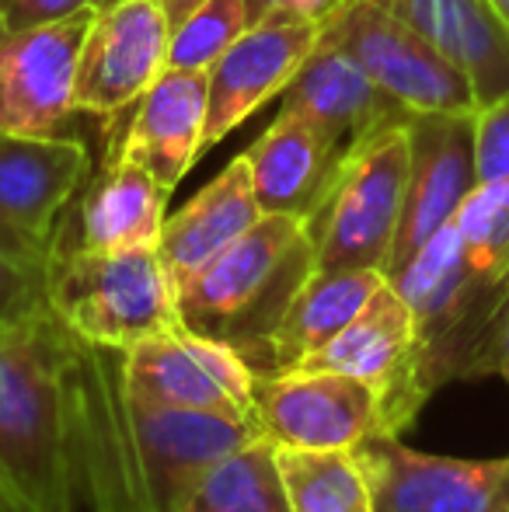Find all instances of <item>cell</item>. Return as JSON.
Masks as SVG:
<instances>
[{
  "label": "cell",
  "instance_id": "cell-1",
  "mask_svg": "<svg viewBox=\"0 0 509 512\" xmlns=\"http://www.w3.org/2000/svg\"><path fill=\"white\" fill-rule=\"evenodd\" d=\"M81 338L53 310L0 328V499L11 512H77L70 363Z\"/></svg>",
  "mask_w": 509,
  "mask_h": 512
},
{
  "label": "cell",
  "instance_id": "cell-2",
  "mask_svg": "<svg viewBox=\"0 0 509 512\" xmlns=\"http://www.w3.org/2000/svg\"><path fill=\"white\" fill-rule=\"evenodd\" d=\"M314 272V237L307 220L262 213L248 234L178 283L182 328L238 349H255Z\"/></svg>",
  "mask_w": 509,
  "mask_h": 512
},
{
  "label": "cell",
  "instance_id": "cell-3",
  "mask_svg": "<svg viewBox=\"0 0 509 512\" xmlns=\"http://www.w3.org/2000/svg\"><path fill=\"white\" fill-rule=\"evenodd\" d=\"M49 310L81 342L116 352L182 324L178 286L157 248L91 251L53 244Z\"/></svg>",
  "mask_w": 509,
  "mask_h": 512
},
{
  "label": "cell",
  "instance_id": "cell-4",
  "mask_svg": "<svg viewBox=\"0 0 509 512\" xmlns=\"http://www.w3.org/2000/svg\"><path fill=\"white\" fill-rule=\"evenodd\" d=\"M408 182V119L374 133L342 161L325 206L307 220L314 269H377L387 276Z\"/></svg>",
  "mask_w": 509,
  "mask_h": 512
},
{
  "label": "cell",
  "instance_id": "cell-5",
  "mask_svg": "<svg viewBox=\"0 0 509 512\" xmlns=\"http://www.w3.org/2000/svg\"><path fill=\"white\" fill-rule=\"evenodd\" d=\"M67 384L81 506L88 512H154L129 443L119 352L77 342Z\"/></svg>",
  "mask_w": 509,
  "mask_h": 512
},
{
  "label": "cell",
  "instance_id": "cell-6",
  "mask_svg": "<svg viewBox=\"0 0 509 512\" xmlns=\"http://www.w3.org/2000/svg\"><path fill=\"white\" fill-rule=\"evenodd\" d=\"M321 35L346 49L370 81L408 112H478L464 70L374 0H342Z\"/></svg>",
  "mask_w": 509,
  "mask_h": 512
},
{
  "label": "cell",
  "instance_id": "cell-7",
  "mask_svg": "<svg viewBox=\"0 0 509 512\" xmlns=\"http://www.w3.org/2000/svg\"><path fill=\"white\" fill-rule=\"evenodd\" d=\"M126 398L143 405L255 418V370L238 349L189 328H171L119 352Z\"/></svg>",
  "mask_w": 509,
  "mask_h": 512
},
{
  "label": "cell",
  "instance_id": "cell-8",
  "mask_svg": "<svg viewBox=\"0 0 509 512\" xmlns=\"http://www.w3.org/2000/svg\"><path fill=\"white\" fill-rule=\"evenodd\" d=\"M123 411L136 467H140L147 502L154 512H182L192 492L203 485L206 474L220 460L262 436V429L248 418L143 405V401L126 398V391Z\"/></svg>",
  "mask_w": 509,
  "mask_h": 512
},
{
  "label": "cell",
  "instance_id": "cell-9",
  "mask_svg": "<svg viewBox=\"0 0 509 512\" xmlns=\"http://www.w3.org/2000/svg\"><path fill=\"white\" fill-rule=\"evenodd\" d=\"M419 363V331L415 314L391 279L370 297V304L314 356L293 370L346 373L381 394V415L387 436H401L422 411V394L415 384Z\"/></svg>",
  "mask_w": 509,
  "mask_h": 512
},
{
  "label": "cell",
  "instance_id": "cell-10",
  "mask_svg": "<svg viewBox=\"0 0 509 512\" xmlns=\"http://www.w3.org/2000/svg\"><path fill=\"white\" fill-rule=\"evenodd\" d=\"M255 418L265 439L300 450H353L384 432L381 394L346 373H255Z\"/></svg>",
  "mask_w": 509,
  "mask_h": 512
},
{
  "label": "cell",
  "instance_id": "cell-11",
  "mask_svg": "<svg viewBox=\"0 0 509 512\" xmlns=\"http://www.w3.org/2000/svg\"><path fill=\"white\" fill-rule=\"evenodd\" d=\"M478 189L475 112L408 115V182L387 279L398 276L415 251L440 234Z\"/></svg>",
  "mask_w": 509,
  "mask_h": 512
},
{
  "label": "cell",
  "instance_id": "cell-12",
  "mask_svg": "<svg viewBox=\"0 0 509 512\" xmlns=\"http://www.w3.org/2000/svg\"><path fill=\"white\" fill-rule=\"evenodd\" d=\"M370 478L377 512H503L509 474L506 457H443L377 436L353 446Z\"/></svg>",
  "mask_w": 509,
  "mask_h": 512
},
{
  "label": "cell",
  "instance_id": "cell-13",
  "mask_svg": "<svg viewBox=\"0 0 509 512\" xmlns=\"http://www.w3.org/2000/svg\"><path fill=\"white\" fill-rule=\"evenodd\" d=\"M171 21L157 0H109L81 46L74 112L119 115L168 70Z\"/></svg>",
  "mask_w": 509,
  "mask_h": 512
},
{
  "label": "cell",
  "instance_id": "cell-14",
  "mask_svg": "<svg viewBox=\"0 0 509 512\" xmlns=\"http://www.w3.org/2000/svg\"><path fill=\"white\" fill-rule=\"evenodd\" d=\"M95 14L84 7L25 32L0 25V133L53 136L74 115L77 60Z\"/></svg>",
  "mask_w": 509,
  "mask_h": 512
},
{
  "label": "cell",
  "instance_id": "cell-15",
  "mask_svg": "<svg viewBox=\"0 0 509 512\" xmlns=\"http://www.w3.org/2000/svg\"><path fill=\"white\" fill-rule=\"evenodd\" d=\"M321 25L293 14H269L248 28L210 70V108H206L203 150L224 143L248 115H255L269 98L283 95L297 77L311 49L318 46Z\"/></svg>",
  "mask_w": 509,
  "mask_h": 512
},
{
  "label": "cell",
  "instance_id": "cell-16",
  "mask_svg": "<svg viewBox=\"0 0 509 512\" xmlns=\"http://www.w3.org/2000/svg\"><path fill=\"white\" fill-rule=\"evenodd\" d=\"M88 168L91 157L81 140L0 133V227L53 255Z\"/></svg>",
  "mask_w": 509,
  "mask_h": 512
},
{
  "label": "cell",
  "instance_id": "cell-17",
  "mask_svg": "<svg viewBox=\"0 0 509 512\" xmlns=\"http://www.w3.org/2000/svg\"><path fill=\"white\" fill-rule=\"evenodd\" d=\"M279 112L304 115L307 122H314L339 147L342 157H349L374 133L412 115L377 88L346 49L325 35H318V46L311 49L297 77L286 84Z\"/></svg>",
  "mask_w": 509,
  "mask_h": 512
},
{
  "label": "cell",
  "instance_id": "cell-18",
  "mask_svg": "<svg viewBox=\"0 0 509 512\" xmlns=\"http://www.w3.org/2000/svg\"><path fill=\"white\" fill-rule=\"evenodd\" d=\"M241 157L262 213H286L300 220H311L325 206L346 161L314 122L293 112H279V119Z\"/></svg>",
  "mask_w": 509,
  "mask_h": 512
},
{
  "label": "cell",
  "instance_id": "cell-19",
  "mask_svg": "<svg viewBox=\"0 0 509 512\" xmlns=\"http://www.w3.org/2000/svg\"><path fill=\"white\" fill-rule=\"evenodd\" d=\"M384 279L377 269H314L290 300L283 321L245 356L248 366L255 373H279L304 363L370 304Z\"/></svg>",
  "mask_w": 509,
  "mask_h": 512
},
{
  "label": "cell",
  "instance_id": "cell-20",
  "mask_svg": "<svg viewBox=\"0 0 509 512\" xmlns=\"http://www.w3.org/2000/svg\"><path fill=\"white\" fill-rule=\"evenodd\" d=\"M171 192L140 161L119 157L84 192L81 209L63 216L56 244H77L91 251L157 248L164 227V203Z\"/></svg>",
  "mask_w": 509,
  "mask_h": 512
},
{
  "label": "cell",
  "instance_id": "cell-21",
  "mask_svg": "<svg viewBox=\"0 0 509 512\" xmlns=\"http://www.w3.org/2000/svg\"><path fill=\"white\" fill-rule=\"evenodd\" d=\"M206 108V70H164L136 102L123 154L150 168V175L171 192L203 154Z\"/></svg>",
  "mask_w": 509,
  "mask_h": 512
},
{
  "label": "cell",
  "instance_id": "cell-22",
  "mask_svg": "<svg viewBox=\"0 0 509 512\" xmlns=\"http://www.w3.org/2000/svg\"><path fill=\"white\" fill-rule=\"evenodd\" d=\"M258 220H262V206L255 199L248 164L245 157H234L203 192H196L178 213L164 216L157 251L175 286L185 283L224 248H231Z\"/></svg>",
  "mask_w": 509,
  "mask_h": 512
},
{
  "label": "cell",
  "instance_id": "cell-23",
  "mask_svg": "<svg viewBox=\"0 0 509 512\" xmlns=\"http://www.w3.org/2000/svg\"><path fill=\"white\" fill-rule=\"evenodd\" d=\"M276 467L290 512H377L356 450L276 446Z\"/></svg>",
  "mask_w": 509,
  "mask_h": 512
},
{
  "label": "cell",
  "instance_id": "cell-24",
  "mask_svg": "<svg viewBox=\"0 0 509 512\" xmlns=\"http://www.w3.org/2000/svg\"><path fill=\"white\" fill-rule=\"evenodd\" d=\"M182 512H290L272 439L258 436L220 460Z\"/></svg>",
  "mask_w": 509,
  "mask_h": 512
},
{
  "label": "cell",
  "instance_id": "cell-25",
  "mask_svg": "<svg viewBox=\"0 0 509 512\" xmlns=\"http://www.w3.org/2000/svg\"><path fill=\"white\" fill-rule=\"evenodd\" d=\"M252 28L245 0H206L171 28L168 70H210Z\"/></svg>",
  "mask_w": 509,
  "mask_h": 512
},
{
  "label": "cell",
  "instance_id": "cell-26",
  "mask_svg": "<svg viewBox=\"0 0 509 512\" xmlns=\"http://www.w3.org/2000/svg\"><path fill=\"white\" fill-rule=\"evenodd\" d=\"M49 251L0 227V328L49 310Z\"/></svg>",
  "mask_w": 509,
  "mask_h": 512
},
{
  "label": "cell",
  "instance_id": "cell-27",
  "mask_svg": "<svg viewBox=\"0 0 509 512\" xmlns=\"http://www.w3.org/2000/svg\"><path fill=\"white\" fill-rule=\"evenodd\" d=\"M475 171L478 185L509 178V95L475 112Z\"/></svg>",
  "mask_w": 509,
  "mask_h": 512
},
{
  "label": "cell",
  "instance_id": "cell-28",
  "mask_svg": "<svg viewBox=\"0 0 509 512\" xmlns=\"http://www.w3.org/2000/svg\"><path fill=\"white\" fill-rule=\"evenodd\" d=\"M109 0H0V25L7 32H25L35 25H49L84 7H105Z\"/></svg>",
  "mask_w": 509,
  "mask_h": 512
},
{
  "label": "cell",
  "instance_id": "cell-29",
  "mask_svg": "<svg viewBox=\"0 0 509 512\" xmlns=\"http://www.w3.org/2000/svg\"><path fill=\"white\" fill-rule=\"evenodd\" d=\"M478 377H499L509 387V283L503 290V300H499V307H496V317H492L482 359H478L475 380Z\"/></svg>",
  "mask_w": 509,
  "mask_h": 512
},
{
  "label": "cell",
  "instance_id": "cell-30",
  "mask_svg": "<svg viewBox=\"0 0 509 512\" xmlns=\"http://www.w3.org/2000/svg\"><path fill=\"white\" fill-rule=\"evenodd\" d=\"M245 4H248L252 25H258L262 18H269V14H293V18H307V21L325 25L342 0H245Z\"/></svg>",
  "mask_w": 509,
  "mask_h": 512
},
{
  "label": "cell",
  "instance_id": "cell-31",
  "mask_svg": "<svg viewBox=\"0 0 509 512\" xmlns=\"http://www.w3.org/2000/svg\"><path fill=\"white\" fill-rule=\"evenodd\" d=\"M157 4L164 7V14H168L171 28H175V25H182V21L189 18V14L196 11L199 4H206V0H157Z\"/></svg>",
  "mask_w": 509,
  "mask_h": 512
},
{
  "label": "cell",
  "instance_id": "cell-32",
  "mask_svg": "<svg viewBox=\"0 0 509 512\" xmlns=\"http://www.w3.org/2000/svg\"><path fill=\"white\" fill-rule=\"evenodd\" d=\"M492 7H496V14L506 21V28H509V0H489Z\"/></svg>",
  "mask_w": 509,
  "mask_h": 512
},
{
  "label": "cell",
  "instance_id": "cell-33",
  "mask_svg": "<svg viewBox=\"0 0 509 512\" xmlns=\"http://www.w3.org/2000/svg\"><path fill=\"white\" fill-rule=\"evenodd\" d=\"M503 512H509V474H506V492H503Z\"/></svg>",
  "mask_w": 509,
  "mask_h": 512
},
{
  "label": "cell",
  "instance_id": "cell-34",
  "mask_svg": "<svg viewBox=\"0 0 509 512\" xmlns=\"http://www.w3.org/2000/svg\"><path fill=\"white\" fill-rule=\"evenodd\" d=\"M0 512H11V509H7V506H4V502H0Z\"/></svg>",
  "mask_w": 509,
  "mask_h": 512
},
{
  "label": "cell",
  "instance_id": "cell-35",
  "mask_svg": "<svg viewBox=\"0 0 509 512\" xmlns=\"http://www.w3.org/2000/svg\"><path fill=\"white\" fill-rule=\"evenodd\" d=\"M0 502H4V499H0ZM4 506H7V502H4Z\"/></svg>",
  "mask_w": 509,
  "mask_h": 512
}]
</instances>
